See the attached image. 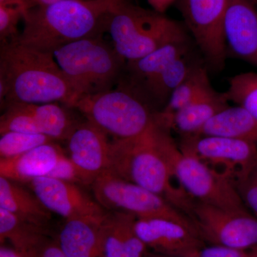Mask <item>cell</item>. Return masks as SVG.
I'll use <instances>...</instances> for the list:
<instances>
[{
	"instance_id": "6da1fadb",
	"label": "cell",
	"mask_w": 257,
	"mask_h": 257,
	"mask_svg": "<svg viewBox=\"0 0 257 257\" xmlns=\"http://www.w3.org/2000/svg\"><path fill=\"white\" fill-rule=\"evenodd\" d=\"M79 96L53 54L21 43L0 46V103H60L74 108Z\"/></svg>"
},
{
	"instance_id": "7a4b0ae2",
	"label": "cell",
	"mask_w": 257,
	"mask_h": 257,
	"mask_svg": "<svg viewBox=\"0 0 257 257\" xmlns=\"http://www.w3.org/2000/svg\"><path fill=\"white\" fill-rule=\"evenodd\" d=\"M174 140L155 123L146 133L111 142L108 171L155 193L190 218L195 201L181 187L168 158Z\"/></svg>"
},
{
	"instance_id": "3957f363",
	"label": "cell",
	"mask_w": 257,
	"mask_h": 257,
	"mask_svg": "<svg viewBox=\"0 0 257 257\" xmlns=\"http://www.w3.org/2000/svg\"><path fill=\"white\" fill-rule=\"evenodd\" d=\"M117 0H62L27 10L18 40L42 52L107 32Z\"/></svg>"
},
{
	"instance_id": "277c9868",
	"label": "cell",
	"mask_w": 257,
	"mask_h": 257,
	"mask_svg": "<svg viewBox=\"0 0 257 257\" xmlns=\"http://www.w3.org/2000/svg\"><path fill=\"white\" fill-rule=\"evenodd\" d=\"M107 32L115 50L126 62L139 60L171 42L188 38L177 22L130 0H117Z\"/></svg>"
},
{
	"instance_id": "5b68a950",
	"label": "cell",
	"mask_w": 257,
	"mask_h": 257,
	"mask_svg": "<svg viewBox=\"0 0 257 257\" xmlns=\"http://www.w3.org/2000/svg\"><path fill=\"white\" fill-rule=\"evenodd\" d=\"M135 88L120 79L117 87L80 98L74 105L87 121L114 140H127L146 133L157 110Z\"/></svg>"
},
{
	"instance_id": "8992f818",
	"label": "cell",
	"mask_w": 257,
	"mask_h": 257,
	"mask_svg": "<svg viewBox=\"0 0 257 257\" xmlns=\"http://www.w3.org/2000/svg\"><path fill=\"white\" fill-rule=\"evenodd\" d=\"M53 56L79 99L113 88L126 63L102 36L69 43L56 50Z\"/></svg>"
},
{
	"instance_id": "52a82bcc",
	"label": "cell",
	"mask_w": 257,
	"mask_h": 257,
	"mask_svg": "<svg viewBox=\"0 0 257 257\" xmlns=\"http://www.w3.org/2000/svg\"><path fill=\"white\" fill-rule=\"evenodd\" d=\"M91 187L94 199L105 209L130 213L138 219H170L197 230L188 216L164 198L109 171L98 176Z\"/></svg>"
},
{
	"instance_id": "ba28073f",
	"label": "cell",
	"mask_w": 257,
	"mask_h": 257,
	"mask_svg": "<svg viewBox=\"0 0 257 257\" xmlns=\"http://www.w3.org/2000/svg\"><path fill=\"white\" fill-rule=\"evenodd\" d=\"M168 158L181 187L194 200L227 210H248L231 179L182 150L175 141L169 149Z\"/></svg>"
},
{
	"instance_id": "9c48e42d",
	"label": "cell",
	"mask_w": 257,
	"mask_h": 257,
	"mask_svg": "<svg viewBox=\"0 0 257 257\" xmlns=\"http://www.w3.org/2000/svg\"><path fill=\"white\" fill-rule=\"evenodd\" d=\"M190 219L211 245L237 249L257 246V218L248 210H227L195 201Z\"/></svg>"
},
{
	"instance_id": "30bf717a",
	"label": "cell",
	"mask_w": 257,
	"mask_h": 257,
	"mask_svg": "<svg viewBox=\"0 0 257 257\" xmlns=\"http://www.w3.org/2000/svg\"><path fill=\"white\" fill-rule=\"evenodd\" d=\"M230 0H179L186 26L214 70L224 67L227 48L224 25Z\"/></svg>"
},
{
	"instance_id": "8fae6325",
	"label": "cell",
	"mask_w": 257,
	"mask_h": 257,
	"mask_svg": "<svg viewBox=\"0 0 257 257\" xmlns=\"http://www.w3.org/2000/svg\"><path fill=\"white\" fill-rule=\"evenodd\" d=\"M179 147L234 184L257 164V145L238 139L194 135L184 137Z\"/></svg>"
},
{
	"instance_id": "7c38bea8",
	"label": "cell",
	"mask_w": 257,
	"mask_h": 257,
	"mask_svg": "<svg viewBox=\"0 0 257 257\" xmlns=\"http://www.w3.org/2000/svg\"><path fill=\"white\" fill-rule=\"evenodd\" d=\"M135 231L147 247L164 256L194 257L205 246L197 230L170 219L138 218Z\"/></svg>"
},
{
	"instance_id": "4fadbf2b",
	"label": "cell",
	"mask_w": 257,
	"mask_h": 257,
	"mask_svg": "<svg viewBox=\"0 0 257 257\" xmlns=\"http://www.w3.org/2000/svg\"><path fill=\"white\" fill-rule=\"evenodd\" d=\"M32 192L51 211L65 219L101 217L108 212L77 184L50 177H41L30 182Z\"/></svg>"
},
{
	"instance_id": "5bb4252c",
	"label": "cell",
	"mask_w": 257,
	"mask_h": 257,
	"mask_svg": "<svg viewBox=\"0 0 257 257\" xmlns=\"http://www.w3.org/2000/svg\"><path fill=\"white\" fill-rule=\"evenodd\" d=\"M69 158L78 169L85 185H90L108 170L111 142L92 123H79L67 139Z\"/></svg>"
},
{
	"instance_id": "9a60e30c",
	"label": "cell",
	"mask_w": 257,
	"mask_h": 257,
	"mask_svg": "<svg viewBox=\"0 0 257 257\" xmlns=\"http://www.w3.org/2000/svg\"><path fill=\"white\" fill-rule=\"evenodd\" d=\"M227 53L257 66V10L247 0H230L224 25Z\"/></svg>"
},
{
	"instance_id": "2e32d148",
	"label": "cell",
	"mask_w": 257,
	"mask_h": 257,
	"mask_svg": "<svg viewBox=\"0 0 257 257\" xmlns=\"http://www.w3.org/2000/svg\"><path fill=\"white\" fill-rule=\"evenodd\" d=\"M136 216L108 212L101 229L99 257H144L147 246L135 231Z\"/></svg>"
},
{
	"instance_id": "e0dca14e",
	"label": "cell",
	"mask_w": 257,
	"mask_h": 257,
	"mask_svg": "<svg viewBox=\"0 0 257 257\" xmlns=\"http://www.w3.org/2000/svg\"><path fill=\"white\" fill-rule=\"evenodd\" d=\"M63 152L52 143L35 147L20 156L0 160V177L14 182H28L47 177Z\"/></svg>"
},
{
	"instance_id": "ac0fdd59",
	"label": "cell",
	"mask_w": 257,
	"mask_h": 257,
	"mask_svg": "<svg viewBox=\"0 0 257 257\" xmlns=\"http://www.w3.org/2000/svg\"><path fill=\"white\" fill-rule=\"evenodd\" d=\"M106 215L66 219L59 234L58 246L68 257H99Z\"/></svg>"
},
{
	"instance_id": "d6986e66",
	"label": "cell",
	"mask_w": 257,
	"mask_h": 257,
	"mask_svg": "<svg viewBox=\"0 0 257 257\" xmlns=\"http://www.w3.org/2000/svg\"><path fill=\"white\" fill-rule=\"evenodd\" d=\"M191 51L188 38L171 42L139 60L126 62L121 78L141 90L172 62Z\"/></svg>"
},
{
	"instance_id": "ffe728a7",
	"label": "cell",
	"mask_w": 257,
	"mask_h": 257,
	"mask_svg": "<svg viewBox=\"0 0 257 257\" xmlns=\"http://www.w3.org/2000/svg\"><path fill=\"white\" fill-rule=\"evenodd\" d=\"M228 102L225 92L211 87L175 114L171 128L184 137L198 135L214 116L229 106Z\"/></svg>"
},
{
	"instance_id": "44dd1931",
	"label": "cell",
	"mask_w": 257,
	"mask_h": 257,
	"mask_svg": "<svg viewBox=\"0 0 257 257\" xmlns=\"http://www.w3.org/2000/svg\"><path fill=\"white\" fill-rule=\"evenodd\" d=\"M0 208L39 226H46L52 219V212L35 193L3 177H0Z\"/></svg>"
},
{
	"instance_id": "7402d4cb",
	"label": "cell",
	"mask_w": 257,
	"mask_h": 257,
	"mask_svg": "<svg viewBox=\"0 0 257 257\" xmlns=\"http://www.w3.org/2000/svg\"><path fill=\"white\" fill-rule=\"evenodd\" d=\"M45 226L20 219L0 208V238L8 239L25 257H38L47 244Z\"/></svg>"
},
{
	"instance_id": "603a6c76",
	"label": "cell",
	"mask_w": 257,
	"mask_h": 257,
	"mask_svg": "<svg viewBox=\"0 0 257 257\" xmlns=\"http://www.w3.org/2000/svg\"><path fill=\"white\" fill-rule=\"evenodd\" d=\"M202 65L192 51L166 67L160 74L138 91L152 106H165L172 93L199 66Z\"/></svg>"
},
{
	"instance_id": "cb8c5ba5",
	"label": "cell",
	"mask_w": 257,
	"mask_h": 257,
	"mask_svg": "<svg viewBox=\"0 0 257 257\" xmlns=\"http://www.w3.org/2000/svg\"><path fill=\"white\" fill-rule=\"evenodd\" d=\"M198 135L227 137L257 145V119L241 106H228L214 116Z\"/></svg>"
},
{
	"instance_id": "d4e9b609",
	"label": "cell",
	"mask_w": 257,
	"mask_h": 257,
	"mask_svg": "<svg viewBox=\"0 0 257 257\" xmlns=\"http://www.w3.org/2000/svg\"><path fill=\"white\" fill-rule=\"evenodd\" d=\"M211 87L207 69L199 66L172 93L165 106L157 111V124L170 131L175 114Z\"/></svg>"
},
{
	"instance_id": "484cf974",
	"label": "cell",
	"mask_w": 257,
	"mask_h": 257,
	"mask_svg": "<svg viewBox=\"0 0 257 257\" xmlns=\"http://www.w3.org/2000/svg\"><path fill=\"white\" fill-rule=\"evenodd\" d=\"M28 108L42 135L53 140H67L78 122L60 103L30 104Z\"/></svg>"
},
{
	"instance_id": "4316f807",
	"label": "cell",
	"mask_w": 257,
	"mask_h": 257,
	"mask_svg": "<svg viewBox=\"0 0 257 257\" xmlns=\"http://www.w3.org/2000/svg\"><path fill=\"white\" fill-rule=\"evenodd\" d=\"M225 94L229 101L241 106L257 119V73L246 72L231 77Z\"/></svg>"
},
{
	"instance_id": "83f0119b",
	"label": "cell",
	"mask_w": 257,
	"mask_h": 257,
	"mask_svg": "<svg viewBox=\"0 0 257 257\" xmlns=\"http://www.w3.org/2000/svg\"><path fill=\"white\" fill-rule=\"evenodd\" d=\"M53 141L52 138L40 134L9 132L1 135L0 157L7 159L20 156L35 147Z\"/></svg>"
},
{
	"instance_id": "f1b7e54d",
	"label": "cell",
	"mask_w": 257,
	"mask_h": 257,
	"mask_svg": "<svg viewBox=\"0 0 257 257\" xmlns=\"http://www.w3.org/2000/svg\"><path fill=\"white\" fill-rule=\"evenodd\" d=\"M27 8L17 5H0V42L1 44L18 38V25L25 17Z\"/></svg>"
},
{
	"instance_id": "f546056e",
	"label": "cell",
	"mask_w": 257,
	"mask_h": 257,
	"mask_svg": "<svg viewBox=\"0 0 257 257\" xmlns=\"http://www.w3.org/2000/svg\"><path fill=\"white\" fill-rule=\"evenodd\" d=\"M235 186L243 204L257 218V164Z\"/></svg>"
},
{
	"instance_id": "4dcf8cb0",
	"label": "cell",
	"mask_w": 257,
	"mask_h": 257,
	"mask_svg": "<svg viewBox=\"0 0 257 257\" xmlns=\"http://www.w3.org/2000/svg\"><path fill=\"white\" fill-rule=\"evenodd\" d=\"M47 177L60 179L70 183L84 184V180L78 169L71 159L65 156L64 153L61 155L55 167Z\"/></svg>"
},
{
	"instance_id": "1f68e13d",
	"label": "cell",
	"mask_w": 257,
	"mask_h": 257,
	"mask_svg": "<svg viewBox=\"0 0 257 257\" xmlns=\"http://www.w3.org/2000/svg\"><path fill=\"white\" fill-rule=\"evenodd\" d=\"M194 257H257V246L249 249H237L211 245L201 248Z\"/></svg>"
},
{
	"instance_id": "d6a6232c",
	"label": "cell",
	"mask_w": 257,
	"mask_h": 257,
	"mask_svg": "<svg viewBox=\"0 0 257 257\" xmlns=\"http://www.w3.org/2000/svg\"><path fill=\"white\" fill-rule=\"evenodd\" d=\"M38 257H68L62 251L58 244H52L47 243L42 251H40Z\"/></svg>"
},
{
	"instance_id": "836d02e7",
	"label": "cell",
	"mask_w": 257,
	"mask_h": 257,
	"mask_svg": "<svg viewBox=\"0 0 257 257\" xmlns=\"http://www.w3.org/2000/svg\"><path fill=\"white\" fill-rule=\"evenodd\" d=\"M152 7V10L162 14H165L166 11L170 8L177 0H147Z\"/></svg>"
},
{
	"instance_id": "e575fe53",
	"label": "cell",
	"mask_w": 257,
	"mask_h": 257,
	"mask_svg": "<svg viewBox=\"0 0 257 257\" xmlns=\"http://www.w3.org/2000/svg\"><path fill=\"white\" fill-rule=\"evenodd\" d=\"M0 257H25L14 248L2 246L0 248Z\"/></svg>"
},
{
	"instance_id": "d590c367",
	"label": "cell",
	"mask_w": 257,
	"mask_h": 257,
	"mask_svg": "<svg viewBox=\"0 0 257 257\" xmlns=\"http://www.w3.org/2000/svg\"><path fill=\"white\" fill-rule=\"evenodd\" d=\"M0 5H17L25 7L28 10L31 8L30 0H0Z\"/></svg>"
},
{
	"instance_id": "8d00e7d4",
	"label": "cell",
	"mask_w": 257,
	"mask_h": 257,
	"mask_svg": "<svg viewBox=\"0 0 257 257\" xmlns=\"http://www.w3.org/2000/svg\"><path fill=\"white\" fill-rule=\"evenodd\" d=\"M58 1H62V0H30V5H31V8H33L37 5L51 4Z\"/></svg>"
},
{
	"instance_id": "74e56055",
	"label": "cell",
	"mask_w": 257,
	"mask_h": 257,
	"mask_svg": "<svg viewBox=\"0 0 257 257\" xmlns=\"http://www.w3.org/2000/svg\"><path fill=\"white\" fill-rule=\"evenodd\" d=\"M154 257H172V256H164V255L158 254V253H155V255H152Z\"/></svg>"
},
{
	"instance_id": "f35d334b",
	"label": "cell",
	"mask_w": 257,
	"mask_h": 257,
	"mask_svg": "<svg viewBox=\"0 0 257 257\" xmlns=\"http://www.w3.org/2000/svg\"><path fill=\"white\" fill-rule=\"evenodd\" d=\"M247 1L250 2V3H252L253 5H254L255 6H257V0H247Z\"/></svg>"
},
{
	"instance_id": "ab89813d",
	"label": "cell",
	"mask_w": 257,
	"mask_h": 257,
	"mask_svg": "<svg viewBox=\"0 0 257 257\" xmlns=\"http://www.w3.org/2000/svg\"><path fill=\"white\" fill-rule=\"evenodd\" d=\"M144 257H145V256H144ZM146 257H147V256H146ZM150 257H154V256H152V255H151V256H150Z\"/></svg>"
}]
</instances>
